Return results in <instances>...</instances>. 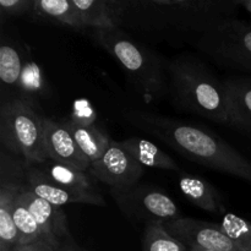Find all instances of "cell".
Instances as JSON below:
<instances>
[{
  "instance_id": "cell-30",
  "label": "cell",
  "mask_w": 251,
  "mask_h": 251,
  "mask_svg": "<svg viewBox=\"0 0 251 251\" xmlns=\"http://www.w3.org/2000/svg\"><path fill=\"white\" fill-rule=\"evenodd\" d=\"M243 6H245V9H247L248 11H249L250 14H251V1H248V2H245V4L243 5Z\"/></svg>"
},
{
  "instance_id": "cell-10",
  "label": "cell",
  "mask_w": 251,
  "mask_h": 251,
  "mask_svg": "<svg viewBox=\"0 0 251 251\" xmlns=\"http://www.w3.org/2000/svg\"><path fill=\"white\" fill-rule=\"evenodd\" d=\"M26 189L56 207L68 203L105 206L104 199L98 191H77L58 185L47 178L36 164L27 166Z\"/></svg>"
},
{
  "instance_id": "cell-23",
  "label": "cell",
  "mask_w": 251,
  "mask_h": 251,
  "mask_svg": "<svg viewBox=\"0 0 251 251\" xmlns=\"http://www.w3.org/2000/svg\"><path fill=\"white\" fill-rule=\"evenodd\" d=\"M220 226L238 251H251V223L249 221L234 213L226 212Z\"/></svg>"
},
{
  "instance_id": "cell-9",
  "label": "cell",
  "mask_w": 251,
  "mask_h": 251,
  "mask_svg": "<svg viewBox=\"0 0 251 251\" xmlns=\"http://www.w3.org/2000/svg\"><path fill=\"white\" fill-rule=\"evenodd\" d=\"M44 150L47 158L77 171L88 172L91 162L83 154L64 123L44 119Z\"/></svg>"
},
{
  "instance_id": "cell-5",
  "label": "cell",
  "mask_w": 251,
  "mask_h": 251,
  "mask_svg": "<svg viewBox=\"0 0 251 251\" xmlns=\"http://www.w3.org/2000/svg\"><path fill=\"white\" fill-rule=\"evenodd\" d=\"M194 46L221 68L251 70V25L227 20L201 34Z\"/></svg>"
},
{
  "instance_id": "cell-26",
  "label": "cell",
  "mask_w": 251,
  "mask_h": 251,
  "mask_svg": "<svg viewBox=\"0 0 251 251\" xmlns=\"http://www.w3.org/2000/svg\"><path fill=\"white\" fill-rule=\"evenodd\" d=\"M145 1L150 2L152 7H157L156 15L152 17L149 26H147L146 29H145V31L152 32V33L154 34V38H156L157 32H158V28H159V25H161V21H162V17H163V14L167 10V7L169 6V0H145Z\"/></svg>"
},
{
  "instance_id": "cell-1",
  "label": "cell",
  "mask_w": 251,
  "mask_h": 251,
  "mask_svg": "<svg viewBox=\"0 0 251 251\" xmlns=\"http://www.w3.org/2000/svg\"><path fill=\"white\" fill-rule=\"evenodd\" d=\"M124 117L136 129L159 140L185 158L251 183V162L210 130L140 110H130Z\"/></svg>"
},
{
  "instance_id": "cell-29",
  "label": "cell",
  "mask_w": 251,
  "mask_h": 251,
  "mask_svg": "<svg viewBox=\"0 0 251 251\" xmlns=\"http://www.w3.org/2000/svg\"><path fill=\"white\" fill-rule=\"evenodd\" d=\"M232 1L235 2V4H242V5H244L245 2L251 1V0H232Z\"/></svg>"
},
{
  "instance_id": "cell-27",
  "label": "cell",
  "mask_w": 251,
  "mask_h": 251,
  "mask_svg": "<svg viewBox=\"0 0 251 251\" xmlns=\"http://www.w3.org/2000/svg\"><path fill=\"white\" fill-rule=\"evenodd\" d=\"M11 251H55L48 243L39 242L31 243V244H17Z\"/></svg>"
},
{
  "instance_id": "cell-7",
  "label": "cell",
  "mask_w": 251,
  "mask_h": 251,
  "mask_svg": "<svg viewBox=\"0 0 251 251\" xmlns=\"http://www.w3.org/2000/svg\"><path fill=\"white\" fill-rule=\"evenodd\" d=\"M88 173L110 188V193L134 188L144 174V167L113 140L102 157L91 163Z\"/></svg>"
},
{
  "instance_id": "cell-14",
  "label": "cell",
  "mask_w": 251,
  "mask_h": 251,
  "mask_svg": "<svg viewBox=\"0 0 251 251\" xmlns=\"http://www.w3.org/2000/svg\"><path fill=\"white\" fill-rule=\"evenodd\" d=\"M25 58L21 49L4 33L0 44V82H1V103L16 98L20 77L24 69Z\"/></svg>"
},
{
  "instance_id": "cell-16",
  "label": "cell",
  "mask_w": 251,
  "mask_h": 251,
  "mask_svg": "<svg viewBox=\"0 0 251 251\" xmlns=\"http://www.w3.org/2000/svg\"><path fill=\"white\" fill-rule=\"evenodd\" d=\"M179 188L184 196L196 207L211 213H226L220 193L206 179L183 173L179 178Z\"/></svg>"
},
{
  "instance_id": "cell-12",
  "label": "cell",
  "mask_w": 251,
  "mask_h": 251,
  "mask_svg": "<svg viewBox=\"0 0 251 251\" xmlns=\"http://www.w3.org/2000/svg\"><path fill=\"white\" fill-rule=\"evenodd\" d=\"M86 28H110L124 24L125 0H71Z\"/></svg>"
},
{
  "instance_id": "cell-21",
  "label": "cell",
  "mask_w": 251,
  "mask_h": 251,
  "mask_svg": "<svg viewBox=\"0 0 251 251\" xmlns=\"http://www.w3.org/2000/svg\"><path fill=\"white\" fill-rule=\"evenodd\" d=\"M12 216H14L15 225L19 232V244H31V243L39 242L49 244L42 228L39 227L28 208L17 199V196L15 199L14 207H12Z\"/></svg>"
},
{
  "instance_id": "cell-31",
  "label": "cell",
  "mask_w": 251,
  "mask_h": 251,
  "mask_svg": "<svg viewBox=\"0 0 251 251\" xmlns=\"http://www.w3.org/2000/svg\"><path fill=\"white\" fill-rule=\"evenodd\" d=\"M189 251H215V250H205V249H189Z\"/></svg>"
},
{
  "instance_id": "cell-19",
  "label": "cell",
  "mask_w": 251,
  "mask_h": 251,
  "mask_svg": "<svg viewBox=\"0 0 251 251\" xmlns=\"http://www.w3.org/2000/svg\"><path fill=\"white\" fill-rule=\"evenodd\" d=\"M36 166L47 178L64 188L77 191H97L93 186L92 178H91L92 176L88 172L77 171L50 159H47Z\"/></svg>"
},
{
  "instance_id": "cell-11",
  "label": "cell",
  "mask_w": 251,
  "mask_h": 251,
  "mask_svg": "<svg viewBox=\"0 0 251 251\" xmlns=\"http://www.w3.org/2000/svg\"><path fill=\"white\" fill-rule=\"evenodd\" d=\"M17 199L28 208L51 248L55 251H61L64 242L71 238L66 217L61 208L47 202L26 188L17 195Z\"/></svg>"
},
{
  "instance_id": "cell-18",
  "label": "cell",
  "mask_w": 251,
  "mask_h": 251,
  "mask_svg": "<svg viewBox=\"0 0 251 251\" xmlns=\"http://www.w3.org/2000/svg\"><path fill=\"white\" fill-rule=\"evenodd\" d=\"M50 88L43 75L41 66L32 59L25 58L24 69L17 87L16 98L41 110L42 100L49 98Z\"/></svg>"
},
{
  "instance_id": "cell-8",
  "label": "cell",
  "mask_w": 251,
  "mask_h": 251,
  "mask_svg": "<svg viewBox=\"0 0 251 251\" xmlns=\"http://www.w3.org/2000/svg\"><path fill=\"white\" fill-rule=\"evenodd\" d=\"M164 227L188 249L238 251L232 240L222 230L220 223L181 217L164 223Z\"/></svg>"
},
{
  "instance_id": "cell-2",
  "label": "cell",
  "mask_w": 251,
  "mask_h": 251,
  "mask_svg": "<svg viewBox=\"0 0 251 251\" xmlns=\"http://www.w3.org/2000/svg\"><path fill=\"white\" fill-rule=\"evenodd\" d=\"M167 69L169 95L176 109L229 125L225 82L202 60L191 54H180L167 63Z\"/></svg>"
},
{
  "instance_id": "cell-20",
  "label": "cell",
  "mask_w": 251,
  "mask_h": 251,
  "mask_svg": "<svg viewBox=\"0 0 251 251\" xmlns=\"http://www.w3.org/2000/svg\"><path fill=\"white\" fill-rule=\"evenodd\" d=\"M32 12L42 19L77 31L86 29L82 19L71 0H33Z\"/></svg>"
},
{
  "instance_id": "cell-22",
  "label": "cell",
  "mask_w": 251,
  "mask_h": 251,
  "mask_svg": "<svg viewBox=\"0 0 251 251\" xmlns=\"http://www.w3.org/2000/svg\"><path fill=\"white\" fill-rule=\"evenodd\" d=\"M142 251H189V249L166 229L163 223H151L145 227Z\"/></svg>"
},
{
  "instance_id": "cell-25",
  "label": "cell",
  "mask_w": 251,
  "mask_h": 251,
  "mask_svg": "<svg viewBox=\"0 0 251 251\" xmlns=\"http://www.w3.org/2000/svg\"><path fill=\"white\" fill-rule=\"evenodd\" d=\"M2 15L16 16L33 10V0H0Z\"/></svg>"
},
{
  "instance_id": "cell-3",
  "label": "cell",
  "mask_w": 251,
  "mask_h": 251,
  "mask_svg": "<svg viewBox=\"0 0 251 251\" xmlns=\"http://www.w3.org/2000/svg\"><path fill=\"white\" fill-rule=\"evenodd\" d=\"M93 41L119 63L147 102L169 95L167 63L120 27L90 29Z\"/></svg>"
},
{
  "instance_id": "cell-17",
  "label": "cell",
  "mask_w": 251,
  "mask_h": 251,
  "mask_svg": "<svg viewBox=\"0 0 251 251\" xmlns=\"http://www.w3.org/2000/svg\"><path fill=\"white\" fill-rule=\"evenodd\" d=\"M120 145L142 167L180 172L178 163L166 152L162 151L156 144L149 141V140L134 136L120 141Z\"/></svg>"
},
{
  "instance_id": "cell-6",
  "label": "cell",
  "mask_w": 251,
  "mask_h": 251,
  "mask_svg": "<svg viewBox=\"0 0 251 251\" xmlns=\"http://www.w3.org/2000/svg\"><path fill=\"white\" fill-rule=\"evenodd\" d=\"M112 196L118 208L127 218L146 225H164L183 217L173 199L157 186L136 184L129 190L113 191Z\"/></svg>"
},
{
  "instance_id": "cell-24",
  "label": "cell",
  "mask_w": 251,
  "mask_h": 251,
  "mask_svg": "<svg viewBox=\"0 0 251 251\" xmlns=\"http://www.w3.org/2000/svg\"><path fill=\"white\" fill-rule=\"evenodd\" d=\"M14 202L15 200L0 199V248L9 250L19 244V232L12 216Z\"/></svg>"
},
{
  "instance_id": "cell-4",
  "label": "cell",
  "mask_w": 251,
  "mask_h": 251,
  "mask_svg": "<svg viewBox=\"0 0 251 251\" xmlns=\"http://www.w3.org/2000/svg\"><path fill=\"white\" fill-rule=\"evenodd\" d=\"M44 119L41 110L21 100L0 103L1 147L24 159L28 166L47 161Z\"/></svg>"
},
{
  "instance_id": "cell-28",
  "label": "cell",
  "mask_w": 251,
  "mask_h": 251,
  "mask_svg": "<svg viewBox=\"0 0 251 251\" xmlns=\"http://www.w3.org/2000/svg\"><path fill=\"white\" fill-rule=\"evenodd\" d=\"M61 251H88L86 250L85 248L80 247V245L77 244V243L74 240V238H69L66 242H64L63 244V248H61Z\"/></svg>"
},
{
  "instance_id": "cell-15",
  "label": "cell",
  "mask_w": 251,
  "mask_h": 251,
  "mask_svg": "<svg viewBox=\"0 0 251 251\" xmlns=\"http://www.w3.org/2000/svg\"><path fill=\"white\" fill-rule=\"evenodd\" d=\"M64 124L73 134L78 147L91 163L100 159L113 141L109 134L102 129L97 122H77L68 119Z\"/></svg>"
},
{
  "instance_id": "cell-13",
  "label": "cell",
  "mask_w": 251,
  "mask_h": 251,
  "mask_svg": "<svg viewBox=\"0 0 251 251\" xmlns=\"http://www.w3.org/2000/svg\"><path fill=\"white\" fill-rule=\"evenodd\" d=\"M223 82L228 97L229 125L251 135V78L232 77Z\"/></svg>"
},
{
  "instance_id": "cell-32",
  "label": "cell",
  "mask_w": 251,
  "mask_h": 251,
  "mask_svg": "<svg viewBox=\"0 0 251 251\" xmlns=\"http://www.w3.org/2000/svg\"><path fill=\"white\" fill-rule=\"evenodd\" d=\"M0 251H11V250H9V249H4V248H0Z\"/></svg>"
}]
</instances>
